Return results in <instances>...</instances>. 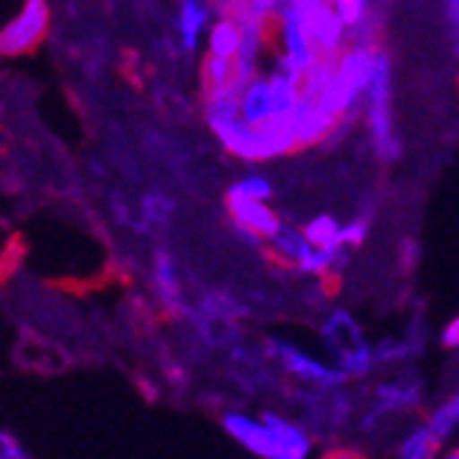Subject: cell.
<instances>
[{"instance_id": "6da1fadb", "label": "cell", "mask_w": 459, "mask_h": 459, "mask_svg": "<svg viewBox=\"0 0 459 459\" xmlns=\"http://www.w3.org/2000/svg\"><path fill=\"white\" fill-rule=\"evenodd\" d=\"M201 116L215 141L234 157L250 165L270 162L298 152L289 121L270 127H247L237 113V91L201 94Z\"/></svg>"}, {"instance_id": "7a4b0ae2", "label": "cell", "mask_w": 459, "mask_h": 459, "mask_svg": "<svg viewBox=\"0 0 459 459\" xmlns=\"http://www.w3.org/2000/svg\"><path fill=\"white\" fill-rule=\"evenodd\" d=\"M223 432L247 454L256 459H311L316 440L291 412L264 407L259 412L250 410H226L221 415Z\"/></svg>"}, {"instance_id": "3957f363", "label": "cell", "mask_w": 459, "mask_h": 459, "mask_svg": "<svg viewBox=\"0 0 459 459\" xmlns=\"http://www.w3.org/2000/svg\"><path fill=\"white\" fill-rule=\"evenodd\" d=\"M300 100V77L278 64H270L262 74L239 86L237 113L247 127H270V124H286Z\"/></svg>"}, {"instance_id": "277c9868", "label": "cell", "mask_w": 459, "mask_h": 459, "mask_svg": "<svg viewBox=\"0 0 459 459\" xmlns=\"http://www.w3.org/2000/svg\"><path fill=\"white\" fill-rule=\"evenodd\" d=\"M316 342L322 355L344 374L347 383L366 380L374 371V344L347 308H327L316 319Z\"/></svg>"}, {"instance_id": "5b68a950", "label": "cell", "mask_w": 459, "mask_h": 459, "mask_svg": "<svg viewBox=\"0 0 459 459\" xmlns=\"http://www.w3.org/2000/svg\"><path fill=\"white\" fill-rule=\"evenodd\" d=\"M360 118L374 157L383 162H396L404 149L394 118V64L385 50H380L377 64H374L368 89L360 105Z\"/></svg>"}, {"instance_id": "8992f818", "label": "cell", "mask_w": 459, "mask_h": 459, "mask_svg": "<svg viewBox=\"0 0 459 459\" xmlns=\"http://www.w3.org/2000/svg\"><path fill=\"white\" fill-rule=\"evenodd\" d=\"M424 380L415 371H388L368 388L366 404L355 419V429L363 435L380 432L388 421L407 419L424 407Z\"/></svg>"}, {"instance_id": "52a82bcc", "label": "cell", "mask_w": 459, "mask_h": 459, "mask_svg": "<svg viewBox=\"0 0 459 459\" xmlns=\"http://www.w3.org/2000/svg\"><path fill=\"white\" fill-rule=\"evenodd\" d=\"M316 61L322 58L311 41L306 0H281L270 28V64L303 77Z\"/></svg>"}, {"instance_id": "ba28073f", "label": "cell", "mask_w": 459, "mask_h": 459, "mask_svg": "<svg viewBox=\"0 0 459 459\" xmlns=\"http://www.w3.org/2000/svg\"><path fill=\"white\" fill-rule=\"evenodd\" d=\"M264 352L270 363L289 377L291 383H298V388L306 391H330L347 385L344 374L333 366L322 352L306 350L303 344L291 342L286 336H270L264 342Z\"/></svg>"}, {"instance_id": "9c48e42d", "label": "cell", "mask_w": 459, "mask_h": 459, "mask_svg": "<svg viewBox=\"0 0 459 459\" xmlns=\"http://www.w3.org/2000/svg\"><path fill=\"white\" fill-rule=\"evenodd\" d=\"M298 415L295 419L306 427V432L319 440H336L342 432L358 419V399L350 394L347 385L330 391H306L298 388L295 394Z\"/></svg>"}, {"instance_id": "30bf717a", "label": "cell", "mask_w": 459, "mask_h": 459, "mask_svg": "<svg viewBox=\"0 0 459 459\" xmlns=\"http://www.w3.org/2000/svg\"><path fill=\"white\" fill-rule=\"evenodd\" d=\"M53 28V6L48 0H25L0 25V58H25L48 41Z\"/></svg>"}, {"instance_id": "8fae6325", "label": "cell", "mask_w": 459, "mask_h": 459, "mask_svg": "<svg viewBox=\"0 0 459 459\" xmlns=\"http://www.w3.org/2000/svg\"><path fill=\"white\" fill-rule=\"evenodd\" d=\"M289 127H291V135H295L298 149H311V146L333 141V138H336V133L344 130L347 124H342L316 100L303 97L298 110L291 113V118H289Z\"/></svg>"}, {"instance_id": "7c38bea8", "label": "cell", "mask_w": 459, "mask_h": 459, "mask_svg": "<svg viewBox=\"0 0 459 459\" xmlns=\"http://www.w3.org/2000/svg\"><path fill=\"white\" fill-rule=\"evenodd\" d=\"M306 20L319 58H339L350 48V33L333 12L330 0H306Z\"/></svg>"}, {"instance_id": "4fadbf2b", "label": "cell", "mask_w": 459, "mask_h": 459, "mask_svg": "<svg viewBox=\"0 0 459 459\" xmlns=\"http://www.w3.org/2000/svg\"><path fill=\"white\" fill-rule=\"evenodd\" d=\"M149 286H152V295L162 311L182 314L187 308V289L182 281V267L169 250H157L152 256Z\"/></svg>"}, {"instance_id": "5bb4252c", "label": "cell", "mask_w": 459, "mask_h": 459, "mask_svg": "<svg viewBox=\"0 0 459 459\" xmlns=\"http://www.w3.org/2000/svg\"><path fill=\"white\" fill-rule=\"evenodd\" d=\"M226 212H229L231 226H234L245 239L256 242V245H264V242L278 231V226L283 223L275 206H273V204H264V201L226 198Z\"/></svg>"}, {"instance_id": "9a60e30c", "label": "cell", "mask_w": 459, "mask_h": 459, "mask_svg": "<svg viewBox=\"0 0 459 459\" xmlns=\"http://www.w3.org/2000/svg\"><path fill=\"white\" fill-rule=\"evenodd\" d=\"M215 17V4H204V0H182L174 17V33L177 45L185 53L204 50V36L210 30V22Z\"/></svg>"}, {"instance_id": "2e32d148", "label": "cell", "mask_w": 459, "mask_h": 459, "mask_svg": "<svg viewBox=\"0 0 459 459\" xmlns=\"http://www.w3.org/2000/svg\"><path fill=\"white\" fill-rule=\"evenodd\" d=\"M264 250L273 264L283 267V270H291L298 273L300 264L306 262V256L311 254V245L308 239L303 237V229L295 226V223H281L278 231L264 242Z\"/></svg>"}, {"instance_id": "e0dca14e", "label": "cell", "mask_w": 459, "mask_h": 459, "mask_svg": "<svg viewBox=\"0 0 459 459\" xmlns=\"http://www.w3.org/2000/svg\"><path fill=\"white\" fill-rule=\"evenodd\" d=\"M239 39H242L239 22L226 12L223 4H215V17L210 22V30L204 36V56L234 61V56L239 50Z\"/></svg>"}, {"instance_id": "ac0fdd59", "label": "cell", "mask_w": 459, "mask_h": 459, "mask_svg": "<svg viewBox=\"0 0 459 459\" xmlns=\"http://www.w3.org/2000/svg\"><path fill=\"white\" fill-rule=\"evenodd\" d=\"M424 424L440 448L456 443V435H459V388L454 394H448L440 404L432 407V412L427 415Z\"/></svg>"}, {"instance_id": "d6986e66", "label": "cell", "mask_w": 459, "mask_h": 459, "mask_svg": "<svg viewBox=\"0 0 459 459\" xmlns=\"http://www.w3.org/2000/svg\"><path fill=\"white\" fill-rule=\"evenodd\" d=\"M419 350H424L421 342L412 339H399V336H385L374 344V368H385V371H402L407 368V363L419 355Z\"/></svg>"}, {"instance_id": "ffe728a7", "label": "cell", "mask_w": 459, "mask_h": 459, "mask_svg": "<svg viewBox=\"0 0 459 459\" xmlns=\"http://www.w3.org/2000/svg\"><path fill=\"white\" fill-rule=\"evenodd\" d=\"M443 448L435 443L432 432L427 429L424 421H412L402 437L396 440V448H394V456L396 459H437Z\"/></svg>"}, {"instance_id": "44dd1931", "label": "cell", "mask_w": 459, "mask_h": 459, "mask_svg": "<svg viewBox=\"0 0 459 459\" xmlns=\"http://www.w3.org/2000/svg\"><path fill=\"white\" fill-rule=\"evenodd\" d=\"M198 80H201V94L239 91L237 72H234V61H223V58H210V56H201Z\"/></svg>"}, {"instance_id": "7402d4cb", "label": "cell", "mask_w": 459, "mask_h": 459, "mask_svg": "<svg viewBox=\"0 0 459 459\" xmlns=\"http://www.w3.org/2000/svg\"><path fill=\"white\" fill-rule=\"evenodd\" d=\"M177 212V201L171 195H165L162 190H149L138 201V226L146 231H160L171 223Z\"/></svg>"}, {"instance_id": "603a6c76", "label": "cell", "mask_w": 459, "mask_h": 459, "mask_svg": "<svg viewBox=\"0 0 459 459\" xmlns=\"http://www.w3.org/2000/svg\"><path fill=\"white\" fill-rule=\"evenodd\" d=\"M300 229H303V237L308 239V245L316 250H344L342 247V223L336 221V215L319 212L311 221H306Z\"/></svg>"}, {"instance_id": "cb8c5ba5", "label": "cell", "mask_w": 459, "mask_h": 459, "mask_svg": "<svg viewBox=\"0 0 459 459\" xmlns=\"http://www.w3.org/2000/svg\"><path fill=\"white\" fill-rule=\"evenodd\" d=\"M275 195V185L267 174H242L239 179H234L226 190V198H239V201H264L273 204Z\"/></svg>"}, {"instance_id": "d4e9b609", "label": "cell", "mask_w": 459, "mask_h": 459, "mask_svg": "<svg viewBox=\"0 0 459 459\" xmlns=\"http://www.w3.org/2000/svg\"><path fill=\"white\" fill-rule=\"evenodd\" d=\"M366 239H368V221L366 218H352V221L342 223V247L347 250V254L352 247H360Z\"/></svg>"}, {"instance_id": "484cf974", "label": "cell", "mask_w": 459, "mask_h": 459, "mask_svg": "<svg viewBox=\"0 0 459 459\" xmlns=\"http://www.w3.org/2000/svg\"><path fill=\"white\" fill-rule=\"evenodd\" d=\"M0 459H33V456L12 432L0 429Z\"/></svg>"}, {"instance_id": "4316f807", "label": "cell", "mask_w": 459, "mask_h": 459, "mask_svg": "<svg viewBox=\"0 0 459 459\" xmlns=\"http://www.w3.org/2000/svg\"><path fill=\"white\" fill-rule=\"evenodd\" d=\"M443 12H446V22H448L451 39H454V56L459 61V0H448Z\"/></svg>"}, {"instance_id": "83f0119b", "label": "cell", "mask_w": 459, "mask_h": 459, "mask_svg": "<svg viewBox=\"0 0 459 459\" xmlns=\"http://www.w3.org/2000/svg\"><path fill=\"white\" fill-rule=\"evenodd\" d=\"M440 347L443 350H459V314L456 316H451L446 325H443V330H440Z\"/></svg>"}, {"instance_id": "f1b7e54d", "label": "cell", "mask_w": 459, "mask_h": 459, "mask_svg": "<svg viewBox=\"0 0 459 459\" xmlns=\"http://www.w3.org/2000/svg\"><path fill=\"white\" fill-rule=\"evenodd\" d=\"M322 459H366V454L358 446L350 443H336V446H327Z\"/></svg>"}, {"instance_id": "f546056e", "label": "cell", "mask_w": 459, "mask_h": 459, "mask_svg": "<svg viewBox=\"0 0 459 459\" xmlns=\"http://www.w3.org/2000/svg\"><path fill=\"white\" fill-rule=\"evenodd\" d=\"M399 256H402L404 267H407V270H412L415 264H419V259H421V245L415 242L412 237H410V239H404V242L399 245Z\"/></svg>"}, {"instance_id": "4dcf8cb0", "label": "cell", "mask_w": 459, "mask_h": 459, "mask_svg": "<svg viewBox=\"0 0 459 459\" xmlns=\"http://www.w3.org/2000/svg\"><path fill=\"white\" fill-rule=\"evenodd\" d=\"M437 459H459V440L451 443V446H446V448L437 454Z\"/></svg>"}]
</instances>
